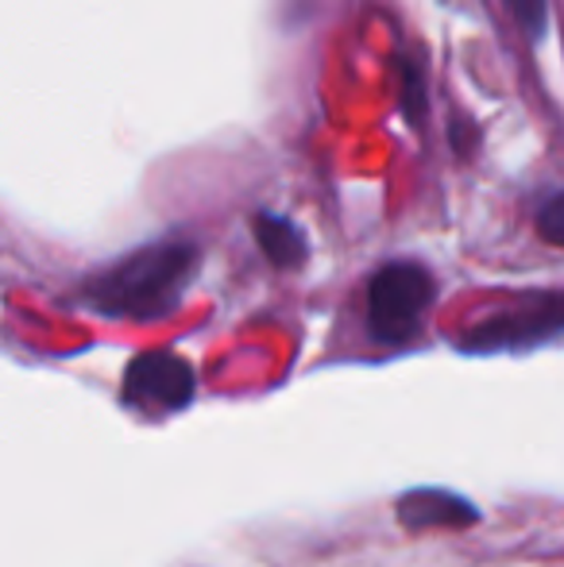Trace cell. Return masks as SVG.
Returning <instances> with one entry per match:
<instances>
[{"label":"cell","instance_id":"cell-7","mask_svg":"<svg viewBox=\"0 0 564 567\" xmlns=\"http://www.w3.org/2000/svg\"><path fill=\"white\" fill-rule=\"evenodd\" d=\"M511 8V16L519 20V28L526 31L530 39H542L545 35V23H550V0H503Z\"/></svg>","mask_w":564,"mask_h":567},{"label":"cell","instance_id":"cell-2","mask_svg":"<svg viewBox=\"0 0 564 567\" xmlns=\"http://www.w3.org/2000/svg\"><path fill=\"white\" fill-rule=\"evenodd\" d=\"M437 298L433 275L414 259H394L379 267L368 282V329L379 343H407L418 337L429 306Z\"/></svg>","mask_w":564,"mask_h":567},{"label":"cell","instance_id":"cell-1","mask_svg":"<svg viewBox=\"0 0 564 567\" xmlns=\"http://www.w3.org/2000/svg\"><path fill=\"white\" fill-rule=\"evenodd\" d=\"M202 251L189 239H155L85 282V306L113 321H158L182 306Z\"/></svg>","mask_w":564,"mask_h":567},{"label":"cell","instance_id":"cell-3","mask_svg":"<svg viewBox=\"0 0 564 567\" xmlns=\"http://www.w3.org/2000/svg\"><path fill=\"white\" fill-rule=\"evenodd\" d=\"M197 394V374L178 351H143L124 371V398L143 413H174Z\"/></svg>","mask_w":564,"mask_h":567},{"label":"cell","instance_id":"cell-5","mask_svg":"<svg viewBox=\"0 0 564 567\" xmlns=\"http://www.w3.org/2000/svg\"><path fill=\"white\" fill-rule=\"evenodd\" d=\"M399 525L410 533H425V529H468V525L480 522V509L472 502H464L460 494L449 491H407L394 506Z\"/></svg>","mask_w":564,"mask_h":567},{"label":"cell","instance_id":"cell-4","mask_svg":"<svg viewBox=\"0 0 564 567\" xmlns=\"http://www.w3.org/2000/svg\"><path fill=\"white\" fill-rule=\"evenodd\" d=\"M564 332V290L542 293V298L526 301L519 309L495 313L491 321L475 324L460 348L464 351H514V348H534L542 340H553Z\"/></svg>","mask_w":564,"mask_h":567},{"label":"cell","instance_id":"cell-8","mask_svg":"<svg viewBox=\"0 0 564 567\" xmlns=\"http://www.w3.org/2000/svg\"><path fill=\"white\" fill-rule=\"evenodd\" d=\"M537 231H542L545 244L564 247V189L542 202V209H537Z\"/></svg>","mask_w":564,"mask_h":567},{"label":"cell","instance_id":"cell-6","mask_svg":"<svg viewBox=\"0 0 564 567\" xmlns=\"http://www.w3.org/2000/svg\"><path fill=\"white\" fill-rule=\"evenodd\" d=\"M252 228H256L259 247H264V255L275 262V267L294 270V267H301V262H306V255H309L306 231L294 225V220L275 217V213H256Z\"/></svg>","mask_w":564,"mask_h":567}]
</instances>
